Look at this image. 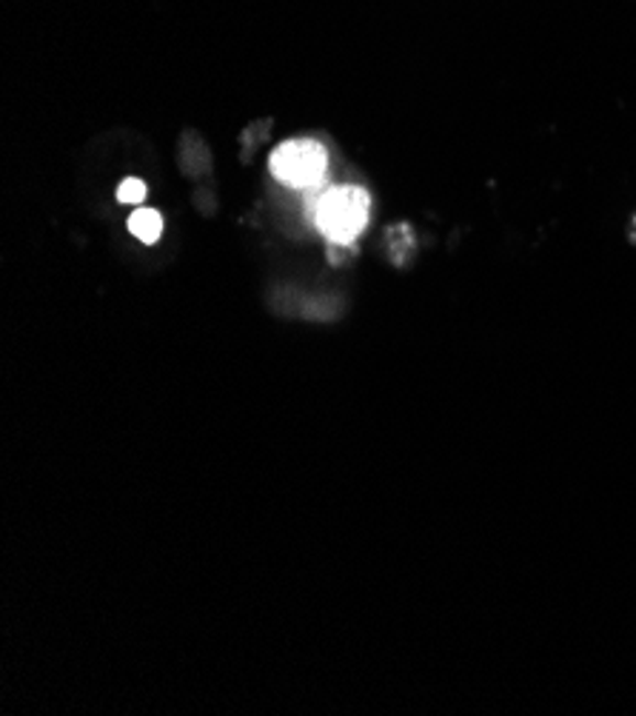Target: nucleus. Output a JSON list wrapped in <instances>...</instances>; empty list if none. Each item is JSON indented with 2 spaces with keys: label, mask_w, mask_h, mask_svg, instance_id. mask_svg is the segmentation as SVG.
I'll return each instance as SVG.
<instances>
[{
  "label": "nucleus",
  "mask_w": 636,
  "mask_h": 716,
  "mask_svg": "<svg viewBox=\"0 0 636 716\" xmlns=\"http://www.w3.org/2000/svg\"><path fill=\"white\" fill-rule=\"evenodd\" d=\"M369 191L360 186H317L311 200V220L331 243H354L357 234L369 223Z\"/></svg>",
  "instance_id": "obj_1"
},
{
  "label": "nucleus",
  "mask_w": 636,
  "mask_h": 716,
  "mask_svg": "<svg viewBox=\"0 0 636 716\" xmlns=\"http://www.w3.org/2000/svg\"><path fill=\"white\" fill-rule=\"evenodd\" d=\"M268 166H272V175L286 186L315 189L329 169V155L317 141H288L274 152Z\"/></svg>",
  "instance_id": "obj_2"
},
{
  "label": "nucleus",
  "mask_w": 636,
  "mask_h": 716,
  "mask_svg": "<svg viewBox=\"0 0 636 716\" xmlns=\"http://www.w3.org/2000/svg\"><path fill=\"white\" fill-rule=\"evenodd\" d=\"M129 232L143 243H157L163 234V218L154 209H138L129 218Z\"/></svg>",
  "instance_id": "obj_3"
},
{
  "label": "nucleus",
  "mask_w": 636,
  "mask_h": 716,
  "mask_svg": "<svg viewBox=\"0 0 636 716\" xmlns=\"http://www.w3.org/2000/svg\"><path fill=\"white\" fill-rule=\"evenodd\" d=\"M143 197H146V183L143 180H138V177H129V180L120 183V189H118L120 203H127V206L141 203Z\"/></svg>",
  "instance_id": "obj_4"
}]
</instances>
